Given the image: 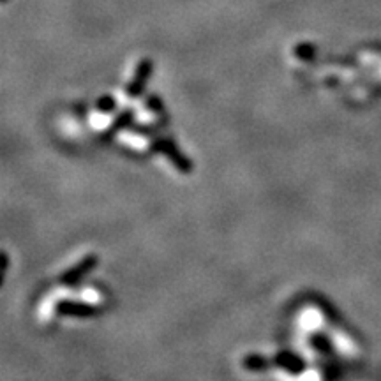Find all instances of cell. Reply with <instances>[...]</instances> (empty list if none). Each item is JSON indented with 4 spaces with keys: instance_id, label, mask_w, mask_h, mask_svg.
<instances>
[{
    "instance_id": "cell-4",
    "label": "cell",
    "mask_w": 381,
    "mask_h": 381,
    "mask_svg": "<svg viewBox=\"0 0 381 381\" xmlns=\"http://www.w3.org/2000/svg\"><path fill=\"white\" fill-rule=\"evenodd\" d=\"M243 363H246L247 369L260 370V369H265V365H267V360L261 358V356H258V355H254V356H247V358L243 360Z\"/></svg>"
},
{
    "instance_id": "cell-3",
    "label": "cell",
    "mask_w": 381,
    "mask_h": 381,
    "mask_svg": "<svg viewBox=\"0 0 381 381\" xmlns=\"http://www.w3.org/2000/svg\"><path fill=\"white\" fill-rule=\"evenodd\" d=\"M279 363H281L282 367H286L288 370H291V373H302V369H303L302 360H300L298 356L289 355V353H282V355H279Z\"/></svg>"
},
{
    "instance_id": "cell-1",
    "label": "cell",
    "mask_w": 381,
    "mask_h": 381,
    "mask_svg": "<svg viewBox=\"0 0 381 381\" xmlns=\"http://www.w3.org/2000/svg\"><path fill=\"white\" fill-rule=\"evenodd\" d=\"M95 263H97V258L95 256H88L83 258V260L80 261V263L76 265L74 268H71L67 274H64L62 277H60V281L64 282V284H74V282L80 281L81 277H83L87 272H90V268L95 267Z\"/></svg>"
},
{
    "instance_id": "cell-2",
    "label": "cell",
    "mask_w": 381,
    "mask_h": 381,
    "mask_svg": "<svg viewBox=\"0 0 381 381\" xmlns=\"http://www.w3.org/2000/svg\"><path fill=\"white\" fill-rule=\"evenodd\" d=\"M59 310L62 314H71V316H90V314L95 313L94 307L78 302H60Z\"/></svg>"
}]
</instances>
